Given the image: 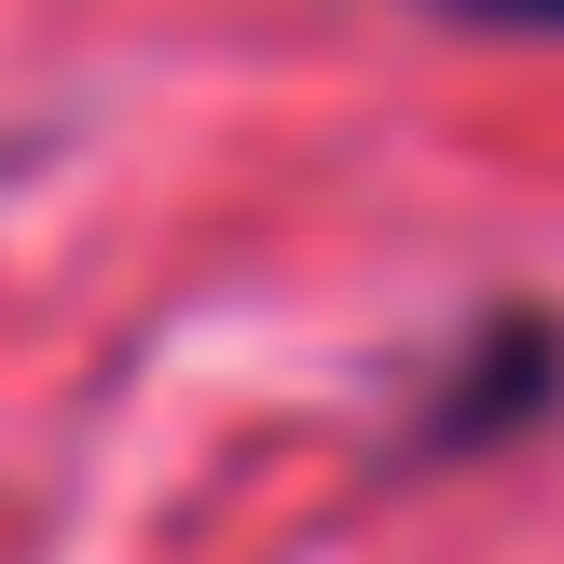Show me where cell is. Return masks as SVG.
<instances>
[{"instance_id": "obj_1", "label": "cell", "mask_w": 564, "mask_h": 564, "mask_svg": "<svg viewBox=\"0 0 564 564\" xmlns=\"http://www.w3.org/2000/svg\"><path fill=\"white\" fill-rule=\"evenodd\" d=\"M564 413V317L551 303H482V317L441 345V372L413 386V427H400V468H455V455H496V441L551 427Z\"/></svg>"}, {"instance_id": "obj_2", "label": "cell", "mask_w": 564, "mask_h": 564, "mask_svg": "<svg viewBox=\"0 0 564 564\" xmlns=\"http://www.w3.org/2000/svg\"><path fill=\"white\" fill-rule=\"evenodd\" d=\"M441 28H496V42H564V0H413Z\"/></svg>"}]
</instances>
